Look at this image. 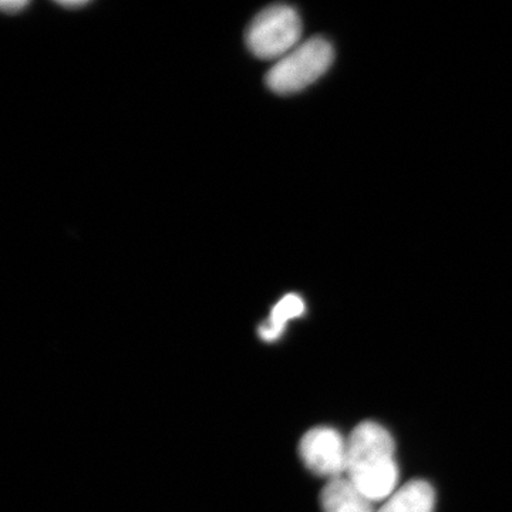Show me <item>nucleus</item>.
I'll return each mask as SVG.
<instances>
[{
    "mask_svg": "<svg viewBox=\"0 0 512 512\" xmlns=\"http://www.w3.org/2000/svg\"><path fill=\"white\" fill-rule=\"evenodd\" d=\"M396 446L389 431L363 421L350 433L345 476L373 503L386 501L397 490Z\"/></svg>",
    "mask_w": 512,
    "mask_h": 512,
    "instance_id": "f257e3e1",
    "label": "nucleus"
},
{
    "mask_svg": "<svg viewBox=\"0 0 512 512\" xmlns=\"http://www.w3.org/2000/svg\"><path fill=\"white\" fill-rule=\"evenodd\" d=\"M333 57L335 53L328 40L312 37L278 60L266 74V84L278 94L302 92L328 72Z\"/></svg>",
    "mask_w": 512,
    "mask_h": 512,
    "instance_id": "f03ea898",
    "label": "nucleus"
},
{
    "mask_svg": "<svg viewBox=\"0 0 512 512\" xmlns=\"http://www.w3.org/2000/svg\"><path fill=\"white\" fill-rule=\"evenodd\" d=\"M302 20L288 5H272L262 10L247 30V45L258 59H282L298 46Z\"/></svg>",
    "mask_w": 512,
    "mask_h": 512,
    "instance_id": "7ed1b4c3",
    "label": "nucleus"
},
{
    "mask_svg": "<svg viewBox=\"0 0 512 512\" xmlns=\"http://www.w3.org/2000/svg\"><path fill=\"white\" fill-rule=\"evenodd\" d=\"M299 454L315 476L343 477L348 464V439L330 427H316L302 437Z\"/></svg>",
    "mask_w": 512,
    "mask_h": 512,
    "instance_id": "20e7f679",
    "label": "nucleus"
},
{
    "mask_svg": "<svg viewBox=\"0 0 512 512\" xmlns=\"http://www.w3.org/2000/svg\"><path fill=\"white\" fill-rule=\"evenodd\" d=\"M320 504L323 512H377L375 503L346 476L328 481L320 494Z\"/></svg>",
    "mask_w": 512,
    "mask_h": 512,
    "instance_id": "39448f33",
    "label": "nucleus"
},
{
    "mask_svg": "<svg viewBox=\"0 0 512 512\" xmlns=\"http://www.w3.org/2000/svg\"><path fill=\"white\" fill-rule=\"evenodd\" d=\"M436 494L427 481L414 480L394 491L377 512H433Z\"/></svg>",
    "mask_w": 512,
    "mask_h": 512,
    "instance_id": "423d86ee",
    "label": "nucleus"
},
{
    "mask_svg": "<svg viewBox=\"0 0 512 512\" xmlns=\"http://www.w3.org/2000/svg\"><path fill=\"white\" fill-rule=\"evenodd\" d=\"M303 313H305V302H303L301 296L295 295V293L286 295L276 303L268 322L259 329V335L266 342H274V340L281 338L288 322L299 318Z\"/></svg>",
    "mask_w": 512,
    "mask_h": 512,
    "instance_id": "0eeeda50",
    "label": "nucleus"
},
{
    "mask_svg": "<svg viewBox=\"0 0 512 512\" xmlns=\"http://www.w3.org/2000/svg\"><path fill=\"white\" fill-rule=\"evenodd\" d=\"M29 2L26 0H5L2 2L3 12L6 13H19L20 10L28 8Z\"/></svg>",
    "mask_w": 512,
    "mask_h": 512,
    "instance_id": "6e6552de",
    "label": "nucleus"
},
{
    "mask_svg": "<svg viewBox=\"0 0 512 512\" xmlns=\"http://www.w3.org/2000/svg\"><path fill=\"white\" fill-rule=\"evenodd\" d=\"M59 5L66 9H79L89 5V2H84V0H66V2H59Z\"/></svg>",
    "mask_w": 512,
    "mask_h": 512,
    "instance_id": "1a4fd4ad",
    "label": "nucleus"
}]
</instances>
